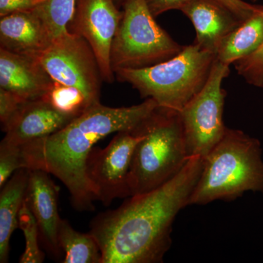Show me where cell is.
I'll return each mask as SVG.
<instances>
[{
    "label": "cell",
    "mask_w": 263,
    "mask_h": 263,
    "mask_svg": "<svg viewBox=\"0 0 263 263\" xmlns=\"http://www.w3.org/2000/svg\"><path fill=\"white\" fill-rule=\"evenodd\" d=\"M234 65L238 73L249 84L263 87V45L250 56L235 62Z\"/></svg>",
    "instance_id": "603a6c76"
},
{
    "label": "cell",
    "mask_w": 263,
    "mask_h": 263,
    "mask_svg": "<svg viewBox=\"0 0 263 263\" xmlns=\"http://www.w3.org/2000/svg\"><path fill=\"white\" fill-rule=\"evenodd\" d=\"M43 100L60 113L76 118L91 106L82 91L77 88L53 81Z\"/></svg>",
    "instance_id": "ffe728a7"
},
{
    "label": "cell",
    "mask_w": 263,
    "mask_h": 263,
    "mask_svg": "<svg viewBox=\"0 0 263 263\" xmlns=\"http://www.w3.org/2000/svg\"><path fill=\"white\" fill-rule=\"evenodd\" d=\"M51 41L42 21L33 10L1 17L0 48L37 59Z\"/></svg>",
    "instance_id": "9a60e30c"
},
{
    "label": "cell",
    "mask_w": 263,
    "mask_h": 263,
    "mask_svg": "<svg viewBox=\"0 0 263 263\" xmlns=\"http://www.w3.org/2000/svg\"><path fill=\"white\" fill-rule=\"evenodd\" d=\"M37 60L53 81L77 88L91 105L100 103V67L89 43L79 34L67 29L53 38Z\"/></svg>",
    "instance_id": "ba28073f"
},
{
    "label": "cell",
    "mask_w": 263,
    "mask_h": 263,
    "mask_svg": "<svg viewBox=\"0 0 263 263\" xmlns=\"http://www.w3.org/2000/svg\"><path fill=\"white\" fill-rule=\"evenodd\" d=\"M112 43L110 64L114 74L123 69L152 67L176 56L182 50L157 23L146 0H126Z\"/></svg>",
    "instance_id": "8992f818"
},
{
    "label": "cell",
    "mask_w": 263,
    "mask_h": 263,
    "mask_svg": "<svg viewBox=\"0 0 263 263\" xmlns=\"http://www.w3.org/2000/svg\"><path fill=\"white\" fill-rule=\"evenodd\" d=\"M263 45V5L221 41L216 59L230 65L250 56Z\"/></svg>",
    "instance_id": "e0dca14e"
},
{
    "label": "cell",
    "mask_w": 263,
    "mask_h": 263,
    "mask_svg": "<svg viewBox=\"0 0 263 263\" xmlns=\"http://www.w3.org/2000/svg\"><path fill=\"white\" fill-rule=\"evenodd\" d=\"M33 11L42 21L51 39L67 30L77 0H38Z\"/></svg>",
    "instance_id": "d6986e66"
},
{
    "label": "cell",
    "mask_w": 263,
    "mask_h": 263,
    "mask_svg": "<svg viewBox=\"0 0 263 263\" xmlns=\"http://www.w3.org/2000/svg\"><path fill=\"white\" fill-rule=\"evenodd\" d=\"M143 134L135 131L117 133L105 148L93 147L86 160V173L97 197L108 206L117 198L131 197L129 172L137 144Z\"/></svg>",
    "instance_id": "9c48e42d"
},
{
    "label": "cell",
    "mask_w": 263,
    "mask_h": 263,
    "mask_svg": "<svg viewBox=\"0 0 263 263\" xmlns=\"http://www.w3.org/2000/svg\"><path fill=\"white\" fill-rule=\"evenodd\" d=\"M74 117L60 113L43 99L27 102L2 143L22 146L54 134Z\"/></svg>",
    "instance_id": "5bb4252c"
},
{
    "label": "cell",
    "mask_w": 263,
    "mask_h": 263,
    "mask_svg": "<svg viewBox=\"0 0 263 263\" xmlns=\"http://www.w3.org/2000/svg\"><path fill=\"white\" fill-rule=\"evenodd\" d=\"M190 0H146L148 9L154 16L157 17L171 10H181Z\"/></svg>",
    "instance_id": "4316f807"
},
{
    "label": "cell",
    "mask_w": 263,
    "mask_h": 263,
    "mask_svg": "<svg viewBox=\"0 0 263 263\" xmlns=\"http://www.w3.org/2000/svg\"><path fill=\"white\" fill-rule=\"evenodd\" d=\"M29 169L15 171L1 188L0 194V262L9 261L10 240L18 228V214L25 199Z\"/></svg>",
    "instance_id": "2e32d148"
},
{
    "label": "cell",
    "mask_w": 263,
    "mask_h": 263,
    "mask_svg": "<svg viewBox=\"0 0 263 263\" xmlns=\"http://www.w3.org/2000/svg\"><path fill=\"white\" fill-rule=\"evenodd\" d=\"M230 71V65L216 58L206 84L179 112L190 157L205 158L226 133L223 112L227 93L221 84Z\"/></svg>",
    "instance_id": "52a82bcc"
},
{
    "label": "cell",
    "mask_w": 263,
    "mask_h": 263,
    "mask_svg": "<svg viewBox=\"0 0 263 263\" xmlns=\"http://www.w3.org/2000/svg\"><path fill=\"white\" fill-rule=\"evenodd\" d=\"M180 10L195 27V43L215 54L221 41L243 22L216 0H190Z\"/></svg>",
    "instance_id": "4fadbf2b"
},
{
    "label": "cell",
    "mask_w": 263,
    "mask_h": 263,
    "mask_svg": "<svg viewBox=\"0 0 263 263\" xmlns=\"http://www.w3.org/2000/svg\"><path fill=\"white\" fill-rule=\"evenodd\" d=\"M38 0H0V16L31 11L38 4Z\"/></svg>",
    "instance_id": "484cf974"
},
{
    "label": "cell",
    "mask_w": 263,
    "mask_h": 263,
    "mask_svg": "<svg viewBox=\"0 0 263 263\" xmlns=\"http://www.w3.org/2000/svg\"><path fill=\"white\" fill-rule=\"evenodd\" d=\"M253 1H257V0H253Z\"/></svg>",
    "instance_id": "f1b7e54d"
},
{
    "label": "cell",
    "mask_w": 263,
    "mask_h": 263,
    "mask_svg": "<svg viewBox=\"0 0 263 263\" xmlns=\"http://www.w3.org/2000/svg\"><path fill=\"white\" fill-rule=\"evenodd\" d=\"M216 58L215 53L194 43L167 61L146 68L123 69L115 76L132 85L142 98L180 112L206 84Z\"/></svg>",
    "instance_id": "5b68a950"
},
{
    "label": "cell",
    "mask_w": 263,
    "mask_h": 263,
    "mask_svg": "<svg viewBox=\"0 0 263 263\" xmlns=\"http://www.w3.org/2000/svg\"><path fill=\"white\" fill-rule=\"evenodd\" d=\"M158 106L151 98L121 108L95 103L61 130L20 146L27 168L43 170L60 179L76 210L94 211L97 197L86 173L90 152L112 133L136 130Z\"/></svg>",
    "instance_id": "7a4b0ae2"
},
{
    "label": "cell",
    "mask_w": 263,
    "mask_h": 263,
    "mask_svg": "<svg viewBox=\"0 0 263 263\" xmlns=\"http://www.w3.org/2000/svg\"><path fill=\"white\" fill-rule=\"evenodd\" d=\"M43 170L29 169L25 201L37 221L40 240L45 249L55 258H60L62 249L58 232L62 219L59 214L60 188Z\"/></svg>",
    "instance_id": "8fae6325"
},
{
    "label": "cell",
    "mask_w": 263,
    "mask_h": 263,
    "mask_svg": "<svg viewBox=\"0 0 263 263\" xmlns=\"http://www.w3.org/2000/svg\"><path fill=\"white\" fill-rule=\"evenodd\" d=\"M122 16L114 0H77L67 29L86 40L94 52L103 80L114 82L110 64L112 43Z\"/></svg>",
    "instance_id": "30bf717a"
},
{
    "label": "cell",
    "mask_w": 263,
    "mask_h": 263,
    "mask_svg": "<svg viewBox=\"0 0 263 263\" xmlns=\"http://www.w3.org/2000/svg\"><path fill=\"white\" fill-rule=\"evenodd\" d=\"M21 168H27L23 152L20 146L0 144V187L11 177L15 171Z\"/></svg>",
    "instance_id": "7402d4cb"
},
{
    "label": "cell",
    "mask_w": 263,
    "mask_h": 263,
    "mask_svg": "<svg viewBox=\"0 0 263 263\" xmlns=\"http://www.w3.org/2000/svg\"><path fill=\"white\" fill-rule=\"evenodd\" d=\"M249 191L263 193L260 141L243 131L227 127L220 141L203 158L189 205L233 200Z\"/></svg>",
    "instance_id": "3957f363"
},
{
    "label": "cell",
    "mask_w": 263,
    "mask_h": 263,
    "mask_svg": "<svg viewBox=\"0 0 263 263\" xmlns=\"http://www.w3.org/2000/svg\"><path fill=\"white\" fill-rule=\"evenodd\" d=\"M129 172L131 196L153 191L179 174L188 162L179 111L158 106L140 126Z\"/></svg>",
    "instance_id": "277c9868"
},
{
    "label": "cell",
    "mask_w": 263,
    "mask_h": 263,
    "mask_svg": "<svg viewBox=\"0 0 263 263\" xmlns=\"http://www.w3.org/2000/svg\"><path fill=\"white\" fill-rule=\"evenodd\" d=\"M202 165V157H190L165 184L95 216L89 233L100 246L102 263L162 262L172 242L175 219L189 205Z\"/></svg>",
    "instance_id": "6da1fadb"
},
{
    "label": "cell",
    "mask_w": 263,
    "mask_h": 263,
    "mask_svg": "<svg viewBox=\"0 0 263 263\" xmlns=\"http://www.w3.org/2000/svg\"><path fill=\"white\" fill-rule=\"evenodd\" d=\"M34 57L0 48V88L25 102L44 98L53 83Z\"/></svg>",
    "instance_id": "7c38bea8"
},
{
    "label": "cell",
    "mask_w": 263,
    "mask_h": 263,
    "mask_svg": "<svg viewBox=\"0 0 263 263\" xmlns=\"http://www.w3.org/2000/svg\"><path fill=\"white\" fill-rule=\"evenodd\" d=\"M59 243L65 254L62 263H102L100 246L91 233L74 229L67 219H62Z\"/></svg>",
    "instance_id": "ac0fdd59"
},
{
    "label": "cell",
    "mask_w": 263,
    "mask_h": 263,
    "mask_svg": "<svg viewBox=\"0 0 263 263\" xmlns=\"http://www.w3.org/2000/svg\"><path fill=\"white\" fill-rule=\"evenodd\" d=\"M231 10L242 22H245L254 15L260 8V5H253L243 0H216Z\"/></svg>",
    "instance_id": "d4e9b609"
},
{
    "label": "cell",
    "mask_w": 263,
    "mask_h": 263,
    "mask_svg": "<svg viewBox=\"0 0 263 263\" xmlns=\"http://www.w3.org/2000/svg\"><path fill=\"white\" fill-rule=\"evenodd\" d=\"M114 1L118 8H122L123 4H124L126 0H114Z\"/></svg>",
    "instance_id": "83f0119b"
},
{
    "label": "cell",
    "mask_w": 263,
    "mask_h": 263,
    "mask_svg": "<svg viewBox=\"0 0 263 263\" xmlns=\"http://www.w3.org/2000/svg\"><path fill=\"white\" fill-rule=\"evenodd\" d=\"M18 226L23 231L26 245L25 250L19 262H43L45 254L40 247L39 228L37 221L26 202L25 199L18 214Z\"/></svg>",
    "instance_id": "44dd1931"
},
{
    "label": "cell",
    "mask_w": 263,
    "mask_h": 263,
    "mask_svg": "<svg viewBox=\"0 0 263 263\" xmlns=\"http://www.w3.org/2000/svg\"><path fill=\"white\" fill-rule=\"evenodd\" d=\"M27 102L0 88V122L2 130L8 131Z\"/></svg>",
    "instance_id": "cb8c5ba5"
}]
</instances>
